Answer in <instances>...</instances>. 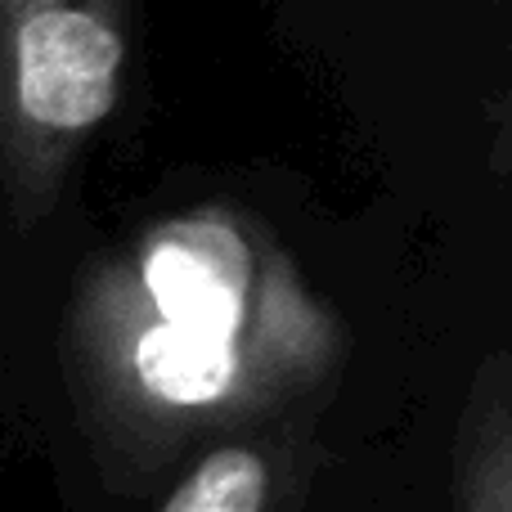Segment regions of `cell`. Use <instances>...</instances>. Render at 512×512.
Wrapping results in <instances>:
<instances>
[{"mask_svg":"<svg viewBox=\"0 0 512 512\" xmlns=\"http://www.w3.org/2000/svg\"><path fill=\"white\" fill-rule=\"evenodd\" d=\"M324 355L328 324L306 306L288 265L261 256L225 216L153 230L90 310L99 382L158 432L256 405Z\"/></svg>","mask_w":512,"mask_h":512,"instance_id":"1","label":"cell"},{"mask_svg":"<svg viewBox=\"0 0 512 512\" xmlns=\"http://www.w3.org/2000/svg\"><path fill=\"white\" fill-rule=\"evenodd\" d=\"M126 32L117 5H0V117L14 153L18 189L45 203V180L59 176L117 104Z\"/></svg>","mask_w":512,"mask_h":512,"instance_id":"2","label":"cell"},{"mask_svg":"<svg viewBox=\"0 0 512 512\" xmlns=\"http://www.w3.org/2000/svg\"><path fill=\"white\" fill-rule=\"evenodd\" d=\"M477 427L463 432L459 512H512V432L508 400L481 396L472 405Z\"/></svg>","mask_w":512,"mask_h":512,"instance_id":"3","label":"cell"},{"mask_svg":"<svg viewBox=\"0 0 512 512\" xmlns=\"http://www.w3.org/2000/svg\"><path fill=\"white\" fill-rule=\"evenodd\" d=\"M265 495H270L265 459L243 445H225L180 481L162 512H265Z\"/></svg>","mask_w":512,"mask_h":512,"instance_id":"4","label":"cell"}]
</instances>
